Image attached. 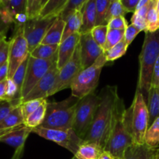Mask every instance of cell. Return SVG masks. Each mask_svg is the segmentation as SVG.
Segmentation results:
<instances>
[{
    "label": "cell",
    "instance_id": "50",
    "mask_svg": "<svg viewBox=\"0 0 159 159\" xmlns=\"http://www.w3.org/2000/svg\"><path fill=\"white\" fill-rule=\"evenodd\" d=\"M6 33H7V31H4V32L0 33V40H1L4 37H6Z\"/></svg>",
    "mask_w": 159,
    "mask_h": 159
},
{
    "label": "cell",
    "instance_id": "36",
    "mask_svg": "<svg viewBox=\"0 0 159 159\" xmlns=\"http://www.w3.org/2000/svg\"><path fill=\"white\" fill-rule=\"evenodd\" d=\"M46 99H33V100L26 101V102H23V103L20 105L21 107V110H22V114H23V120H26V118L31 114V113H34L35 110H37L39 108L41 105L43 103Z\"/></svg>",
    "mask_w": 159,
    "mask_h": 159
},
{
    "label": "cell",
    "instance_id": "16",
    "mask_svg": "<svg viewBox=\"0 0 159 159\" xmlns=\"http://www.w3.org/2000/svg\"><path fill=\"white\" fill-rule=\"evenodd\" d=\"M159 146L151 147L147 144H133L127 148L122 159H158Z\"/></svg>",
    "mask_w": 159,
    "mask_h": 159
},
{
    "label": "cell",
    "instance_id": "2",
    "mask_svg": "<svg viewBox=\"0 0 159 159\" xmlns=\"http://www.w3.org/2000/svg\"><path fill=\"white\" fill-rule=\"evenodd\" d=\"M118 96L117 86L107 85L101 90L99 106L90 130L84 138L85 141L96 144L103 150L108 138L114 104Z\"/></svg>",
    "mask_w": 159,
    "mask_h": 159
},
{
    "label": "cell",
    "instance_id": "32",
    "mask_svg": "<svg viewBox=\"0 0 159 159\" xmlns=\"http://www.w3.org/2000/svg\"><path fill=\"white\" fill-rule=\"evenodd\" d=\"M126 13L127 12L125 11L120 0H113V1H111L108 9L107 18H106L107 25L108 23L111 20H112V19L116 18V17L124 16Z\"/></svg>",
    "mask_w": 159,
    "mask_h": 159
},
{
    "label": "cell",
    "instance_id": "38",
    "mask_svg": "<svg viewBox=\"0 0 159 159\" xmlns=\"http://www.w3.org/2000/svg\"><path fill=\"white\" fill-rule=\"evenodd\" d=\"M9 47L10 40H7L6 37H4L0 40V66L8 61Z\"/></svg>",
    "mask_w": 159,
    "mask_h": 159
},
{
    "label": "cell",
    "instance_id": "28",
    "mask_svg": "<svg viewBox=\"0 0 159 159\" xmlns=\"http://www.w3.org/2000/svg\"><path fill=\"white\" fill-rule=\"evenodd\" d=\"M111 1L109 0H95L96 4V26H107L108 9Z\"/></svg>",
    "mask_w": 159,
    "mask_h": 159
},
{
    "label": "cell",
    "instance_id": "52",
    "mask_svg": "<svg viewBox=\"0 0 159 159\" xmlns=\"http://www.w3.org/2000/svg\"><path fill=\"white\" fill-rule=\"evenodd\" d=\"M72 159H76V158H75V157H73V158H72Z\"/></svg>",
    "mask_w": 159,
    "mask_h": 159
},
{
    "label": "cell",
    "instance_id": "30",
    "mask_svg": "<svg viewBox=\"0 0 159 159\" xmlns=\"http://www.w3.org/2000/svg\"><path fill=\"white\" fill-rule=\"evenodd\" d=\"M128 47L129 46L126 44V41L123 39V40H121L119 43L115 44L112 48H110L108 51H104V56H105L107 62L113 61H115L116 59L123 57L126 54Z\"/></svg>",
    "mask_w": 159,
    "mask_h": 159
},
{
    "label": "cell",
    "instance_id": "3",
    "mask_svg": "<svg viewBox=\"0 0 159 159\" xmlns=\"http://www.w3.org/2000/svg\"><path fill=\"white\" fill-rule=\"evenodd\" d=\"M159 57V30L154 32H145L144 41L139 56L140 71L137 90L147 98L151 86L153 70Z\"/></svg>",
    "mask_w": 159,
    "mask_h": 159
},
{
    "label": "cell",
    "instance_id": "51",
    "mask_svg": "<svg viewBox=\"0 0 159 159\" xmlns=\"http://www.w3.org/2000/svg\"><path fill=\"white\" fill-rule=\"evenodd\" d=\"M157 11L159 17V0H157Z\"/></svg>",
    "mask_w": 159,
    "mask_h": 159
},
{
    "label": "cell",
    "instance_id": "23",
    "mask_svg": "<svg viewBox=\"0 0 159 159\" xmlns=\"http://www.w3.org/2000/svg\"><path fill=\"white\" fill-rule=\"evenodd\" d=\"M59 45H48L41 43L30 54L31 57L41 60H50L58 56Z\"/></svg>",
    "mask_w": 159,
    "mask_h": 159
},
{
    "label": "cell",
    "instance_id": "44",
    "mask_svg": "<svg viewBox=\"0 0 159 159\" xmlns=\"http://www.w3.org/2000/svg\"><path fill=\"white\" fill-rule=\"evenodd\" d=\"M8 71H9V65L8 61L0 66V82L8 79Z\"/></svg>",
    "mask_w": 159,
    "mask_h": 159
},
{
    "label": "cell",
    "instance_id": "41",
    "mask_svg": "<svg viewBox=\"0 0 159 159\" xmlns=\"http://www.w3.org/2000/svg\"><path fill=\"white\" fill-rule=\"evenodd\" d=\"M131 23H132L131 24L133 25L140 31H144L145 32V30H146V19L133 14L132 19H131Z\"/></svg>",
    "mask_w": 159,
    "mask_h": 159
},
{
    "label": "cell",
    "instance_id": "46",
    "mask_svg": "<svg viewBox=\"0 0 159 159\" xmlns=\"http://www.w3.org/2000/svg\"><path fill=\"white\" fill-rule=\"evenodd\" d=\"M23 150H24V146L16 149L15 152H14L13 155H12V157L11 158V159H20L21 158L22 155H23Z\"/></svg>",
    "mask_w": 159,
    "mask_h": 159
},
{
    "label": "cell",
    "instance_id": "6",
    "mask_svg": "<svg viewBox=\"0 0 159 159\" xmlns=\"http://www.w3.org/2000/svg\"><path fill=\"white\" fill-rule=\"evenodd\" d=\"M99 103V95L91 93L80 99L76 105L72 128L84 141L90 130Z\"/></svg>",
    "mask_w": 159,
    "mask_h": 159
},
{
    "label": "cell",
    "instance_id": "48",
    "mask_svg": "<svg viewBox=\"0 0 159 159\" xmlns=\"http://www.w3.org/2000/svg\"><path fill=\"white\" fill-rule=\"evenodd\" d=\"M98 159H115V158H114L110 153L104 151V152L101 154V155L98 157Z\"/></svg>",
    "mask_w": 159,
    "mask_h": 159
},
{
    "label": "cell",
    "instance_id": "21",
    "mask_svg": "<svg viewBox=\"0 0 159 159\" xmlns=\"http://www.w3.org/2000/svg\"><path fill=\"white\" fill-rule=\"evenodd\" d=\"M66 2L67 0H48L38 19L50 20L58 18L62 13Z\"/></svg>",
    "mask_w": 159,
    "mask_h": 159
},
{
    "label": "cell",
    "instance_id": "27",
    "mask_svg": "<svg viewBox=\"0 0 159 159\" xmlns=\"http://www.w3.org/2000/svg\"><path fill=\"white\" fill-rule=\"evenodd\" d=\"M47 2L48 0H26V14L28 20L38 19Z\"/></svg>",
    "mask_w": 159,
    "mask_h": 159
},
{
    "label": "cell",
    "instance_id": "53",
    "mask_svg": "<svg viewBox=\"0 0 159 159\" xmlns=\"http://www.w3.org/2000/svg\"><path fill=\"white\" fill-rule=\"evenodd\" d=\"M158 159H159V158H158Z\"/></svg>",
    "mask_w": 159,
    "mask_h": 159
},
{
    "label": "cell",
    "instance_id": "9",
    "mask_svg": "<svg viewBox=\"0 0 159 159\" xmlns=\"http://www.w3.org/2000/svg\"><path fill=\"white\" fill-rule=\"evenodd\" d=\"M57 58L58 56L50 60H41L30 55L21 90V100L27 96L36 84L49 71L51 67L57 62Z\"/></svg>",
    "mask_w": 159,
    "mask_h": 159
},
{
    "label": "cell",
    "instance_id": "45",
    "mask_svg": "<svg viewBox=\"0 0 159 159\" xmlns=\"http://www.w3.org/2000/svg\"><path fill=\"white\" fill-rule=\"evenodd\" d=\"M6 85H7V79L0 82V100H6Z\"/></svg>",
    "mask_w": 159,
    "mask_h": 159
},
{
    "label": "cell",
    "instance_id": "47",
    "mask_svg": "<svg viewBox=\"0 0 159 159\" xmlns=\"http://www.w3.org/2000/svg\"><path fill=\"white\" fill-rule=\"evenodd\" d=\"M10 25L11 24L6 23V22L0 17V33L4 32V31H8Z\"/></svg>",
    "mask_w": 159,
    "mask_h": 159
},
{
    "label": "cell",
    "instance_id": "5",
    "mask_svg": "<svg viewBox=\"0 0 159 159\" xmlns=\"http://www.w3.org/2000/svg\"><path fill=\"white\" fill-rule=\"evenodd\" d=\"M106 63L107 61L103 53L93 65L83 69L70 87L72 96L80 99L84 96L94 93L99 82L101 70Z\"/></svg>",
    "mask_w": 159,
    "mask_h": 159
},
{
    "label": "cell",
    "instance_id": "34",
    "mask_svg": "<svg viewBox=\"0 0 159 159\" xmlns=\"http://www.w3.org/2000/svg\"><path fill=\"white\" fill-rule=\"evenodd\" d=\"M125 30H108L104 51H108L124 38Z\"/></svg>",
    "mask_w": 159,
    "mask_h": 159
},
{
    "label": "cell",
    "instance_id": "7",
    "mask_svg": "<svg viewBox=\"0 0 159 159\" xmlns=\"http://www.w3.org/2000/svg\"><path fill=\"white\" fill-rule=\"evenodd\" d=\"M133 142L143 144L148 128V111L147 102L140 92L136 89L135 96L131 107L128 109Z\"/></svg>",
    "mask_w": 159,
    "mask_h": 159
},
{
    "label": "cell",
    "instance_id": "22",
    "mask_svg": "<svg viewBox=\"0 0 159 159\" xmlns=\"http://www.w3.org/2000/svg\"><path fill=\"white\" fill-rule=\"evenodd\" d=\"M103 152L104 150L96 144L85 141L74 157L76 159H98Z\"/></svg>",
    "mask_w": 159,
    "mask_h": 159
},
{
    "label": "cell",
    "instance_id": "29",
    "mask_svg": "<svg viewBox=\"0 0 159 159\" xmlns=\"http://www.w3.org/2000/svg\"><path fill=\"white\" fill-rule=\"evenodd\" d=\"M144 142L151 147L159 146V117L147 130Z\"/></svg>",
    "mask_w": 159,
    "mask_h": 159
},
{
    "label": "cell",
    "instance_id": "37",
    "mask_svg": "<svg viewBox=\"0 0 159 159\" xmlns=\"http://www.w3.org/2000/svg\"><path fill=\"white\" fill-rule=\"evenodd\" d=\"M21 105V100H0V122L2 121L12 110Z\"/></svg>",
    "mask_w": 159,
    "mask_h": 159
},
{
    "label": "cell",
    "instance_id": "14",
    "mask_svg": "<svg viewBox=\"0 0 159 159\" xmlns=\"http://www.w3.org/2000/svg\"><path fill=\"white\" fill-rule=\"evenodd\" d=\"M80 51L83 69L93 65L97 59L104 53L102 48H100L92 37L90 33L80 34Z\"/></svg>",
    "mask_w": 159,
    "mask_h": 159
},
{
    "label": "cell",
    "instance_id": "20",
    "mask_svg": "<svg viewBox=\"0 0 159 159\" xmlns=\"http://www.w3.org/2000/svg\"><path fill=\"white\" fill-rule=\"evenodd\" d=\"M147 107L148 111V127L154 123V121L159 117V89L151 87L147 95Z\"/></svg>",
    "mask_w": 159,
    "mask_h": 159
},
{
    "label": "cell",
    "instance_id": "49",
    "mask_svg": "<svg viewBox=\"0 0 159 159\" xmlns=\"http://www.w3.org/2000/svg\"><path fill=\"white\" fill-rule=\"evenodd\" d=\"M150 2V0H139L138 4L137 6V9H136V11H137L138 9H141L142 7H143L144 6H146L147 4H148Z\"/></svg>",
    "mask_w": 159,
    "mask_h": 159
},
{
    "label": "cell",
    "instance_id": "42",
    "mask_svg": "<svg viewBox=\"0 0 159 159\" xmlns=\"http://www.w3.org/2000/svg\"><path fill=\"white\" fill-rule=\"evenodd\" d=\"M120 1L126 12L134 13L136 12L139 0H120Z\"/></svg>",
    "mask_w": 159,
    "mask_h": 159
},
{
    "label": "cell",
    "instance_id": "40",
    "mask_svg": "<svg viewBox=\"0 0 159 159\" xmlns=\"http://www.w3.org/2000/svg\"><path fill=\"white\" fill-rule=\"evenodd\" d=\"M140 32V31L137 28H136L132 24L128 25L127 27H126V30H125L124 38H123L128 46L130 45V43L133 41L135 37H137V34H138Z\"/></svg>",
    "mask_w": 159,
    "mask_h": 159
},
{
    "label": "cell",
    "instance_id": "4",
    "mask_svg": "<svg viewBox=\"0 0 159 159\" xmlns=\"http://www.w3.org/2000/svg\"><path fill=\"white\" fill-rule=\"evenodd\" d=\"M80 99L70 96L60 102H47L46 115L40 127L47 129H73V117Z\"/></svg>",
    "mask_w": 159,
    "mask_h": 159
},
{
    "label": "cell",
    "instance_id": "15",
    "mask_svg": "<svg viewBox=\"0 0 159 159\" xmlns=\"http://www.w3.org/2000/svg\"><path fill=\"white\" fill-rule=\"evenodd\" d=\"M80 37V34L76 33L67 37L65 40H62L59 45L57 63H56L59 71L62 69L73 57L76 47L79 44Z\"/></svg>",
    "mask_w": 159,
    "mask_h": 159
},
{
    "label": "cell",
    "instance_id": "1",
    "mask_svg": "<svg viewBox=\"0 0 159 159\" xmlns=\"http://www.w3.org/2000/svg\"><path fill=\"white\" fill-rule=\"evenodd\" d=\"M133 143L129 110L125 107L123 99L118 96L114 104L110 131L104 151L115 159H122L125 150Z\"/></svg>",
    "mask_w": 159,
    "mask_h": 159
},
{
    "label": "cell",
    "instance_id": "17",
    "mask_svg": "<svg viewBox=\"0 0 159 159\" xmlns=\"http://www.w3.org/2000/svg\"><path fill=\"white\" fill-rule=\"evenodd\" d=\"M32 130L25 124L20 125L0 137V142L9 144L17 149L24 146L25 141L30 134L32 133Z\"/></svg>",
    "mask_w": 159,
    "mask_h": 159
},
{
    "label": "cell",
    "instance_id": "18",
    "mask_svg": "<svg viewBox=\"0 0 159 159\" xmlns=\"http://www.w3.org/2000/svg\"><path fill=\"white\" fill-rule=\"evenodd\" d=\"M81 12L82 24L80 34L90 33L96 26V4L95 0H87L83 6Z\"/></svg>",
    "mask_w": 159,
    "mask_h": 159
},
{
    "label": "cell",
    "instance_id": "10",
    "mask_svg": "<svg viewBox=\"0 0 159 159\" xmlns=\"http://www.w3.org/2000/svg\"><path fill=\"white\" fill-rule=\"evenodd\" d=\"M30 56L26 40L23 36V27H17L14 30V35L10 40L9 58L8 79H12L14 73L20 65Z\"/></svg>",
    "mask_w": 159,
    "mask_h": 159
},
{
    "label": "cell",
    "instance_id": "19",
    "mask_svg": "<svg viewBox=\"0 0 159 159\" xmlns=\"http://www.w3.org/2000/svg\"><path fill=\"white\" fill-rule=\"evenodd\" d=\"M65 21L58 17L48 29L41 43L48 45H59L62 42V35L65 29Z\"/></svg>",
    "mask_w": 159,
    "mask_h": 159
},
{
    "label": "cell",
    "instance_id": "11",
    "mask_svg": "<svg viewBox=\"0 0 159 159\" xmlns=\"http://www.w3.org/2000/svg\"><path fill=\"white\" fill-rule=\"evenodd\" d=\"M82 70L80 44H78L71 59L62 69L59 71L55 83L51 91L50 92L49 96L55 94L61 90L70 88L73 81Z\"/></svg>",
    "mask_w": 159,
    "mask_h": 159
},
{
    "label": "cell",
    "instance_id": "8",
    "mask_svg": "<svg viewBox=\"0 0 159 159\" xmlns=\"http://www.w3.org/2000/svg\"><path fill=\"white\" fill-rule=\"evenodd\" d=\"M32 133L36 134L48 141L56 143L61 147L70 151L74 156L77 153L80 147L85 142V141L77 136L73 129L56 130L38 127L33 129Z\"/></svg>",
    "mask_w": 159,
    "mask_h": 159
},
{
    "label": "cell",
    "instance_id": "12",
    "mask_svg": "<svg viewBox=\"0 0 159 159\" xmlns=\"http://www.w3.org/2000/svg\"><path fill=\"white\" fill-rule=\"evenodd\" d=\"M56 19H36L26 22L23 26V36L27 43L30 54L41 43L45 34Z\"/></svg>",
    "mask_w": 159,
    "mask_h": 159
},
{
    "label": "cell",
    "instance_id": "24",
    "mask_svg": "<svg viewBox=\"0 0 159 159\" xmlns=\"http://www.w3.org/2000/svg\"><path fill=\"white\" fill-rule=\"evenodd\" d=\"M65 29H64L63 35H62V41L65 40L67 37L73 34L79 33L80 30L81 24H82V18H81V12H76L72 14L71 16L67 18L65 21Z\"/></svg>",
    "mask_w": 159,
    "mask_h": 159
},
{
    "label": "cell",
    "instance_id": "33",
    "mask_svg": "<svg viewBox=\"0 0 159 159\" xmlns=\"http://www.w3.org/2000/svg\"><path fill=\"white\" fill-rule=\"evenodd\" d=\"M108 31V26H97L90 32L94 41L100 48H102L103 51L106 43Z\"/></svg>",
    "mask_w": 159,
    "mask_h": 159
},
{
    "label": "cell",
    "instance_id": "43",
    "mask_svg": "<svg viewBox=\"0 0 159 159\" xmlns=\"http://www.w3.org/2000/svg\"><path fill=\"white\" fill-rule=\"evenodd\" d=\"M151 87H155V88L159 89V57L156 61L154 70H153Z\"/></svg>",
    "mask_w": 159,
    "mask_h": 159
},
{
    "label": "cell",
    "instance_id": "39",
    "mask_svg": "<svg viewBox=\"0 0 159 159\" xmlns=\"http://www.w3.org/2000/svg\"><path fill=\"white\" fill-rule=\"evenodd\" d=\"M108 30H126L128 24L124 16H120L111 20L108 23Z\"/></svg>",
    "mask_w": 159,
    "mask_h": 159
},
{
    "label": "cell",
    "instance_id": "26",
    "mask_svg": "<svg viewBox=\"0 0 159 159\" xmlns=\"http://www.w3.org/2000/svg\"><path fill=\"white\" fill-rule=\"evenodd\" d=\"M159 17L157 11V0H151L149 10L146 16L145 32H154L158 30Z\"/></svg>",
    "mask_w": 159,
    "mask_h": 159
},
{
    "label": "cell",
    "instance_id": "35",
    "mask_svg": "<svg viewBox=\"0 0 159 159\" xmlns=\"http://www.w3.org/2000/svg\"><path fill=\"white\" fill-rule=\"evenodd\" d=\"M29 57L21 64V65L19 66V68H17V71L14 73L13 76L11 79L15 82V84L17 85V88H18L19 93H20V98H21V90L22 87H23V81H24L25 75H26V67H27V63L28 61H29Z\"/></svg>",
    "mask_w": 159,
    "mask_h": 159
},
{
    "label": "cell",
    "instance_id": "25",
    "mask_svg": "<svg viewBox=\"0 0 159 159\" xmlns=\"http://www.w3.org/2000/svg\"><path fill=\"white\" fill-rule=\"evenodd\" d=\"M47 102L48 101L45 100L41 105L39 107L37 110L31 113L26 120H25L24 124L26 127H30L31 129H34L36 127H38L41 125L44 120L46 115V109H47Z\"/></svg>",
    "mask_w": 159,
    "mask_h": 159
},
{
    "label": "cell",
    "instance_id": "31",
    "mask_svg": "<svg viewBox=\"0 0 159 159\" xmlns=\"http://www.w3.org/2000/svg\"><path fill=\"white\" fill-rule=\"evenodd\" d=\"M87 0H67V2L59 18L65 21L70 16L76 12H80Z\"/></svg>",
    "mask_w": 159,
    "mask_h": 159
},
{
    "label": "cell",
    "instance_id": "13",
    "mask_svg": "<svg viewBox=\"0 0 159 159\" xmlns=\"http://www.w3.org/2000/svg\"><path fill=\"white\" fill-rule=\"evenodd\" d=\"M56 63L51 67L49 71L36 84L35 86L28 93L27 96L22 99L21 104L33 99H46V98L49 96L50 92L54 87L59 74V69L57 68Z\"/></svg>",
    "mask_w": 159,
    "mask_h": 159
}]
</instances>
